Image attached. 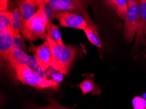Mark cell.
<instances>
[{"label":"cell","instance_id":"277c9868","mask_svg":"<svg viewBox=\"0 0 146 109\" xmlns=\"http://www.w3.org/2000/svg\"><path fill=\"white\" fill-rule=\"evenodd\" d=\"M29 50L34 54L43 71H45L49 67H52L53 69L58 71L64 75L62 67L53 56L49 43L47 40H45L40 46H35L32 44Z\"/></svg>","mask_w":146,"mask_h":109},{"label":"cell","instance_id":"2e32d148","mask_svg":"<svg viewBox=\"0 0 146 109\" xmlns=\"http://www.w3.org/2000/svg\"><path fill=\"white\" fill-rule=\"evenodd\" d=\"M115 11L121 19L125 20V18L128 10L127 0H114Z\"/></svg>","mask_w":146,"mask_h":109},{"label":"cell","instance_id":"cb8c5ba5","mask_svg":"<svg viewBox=\"0 0 146 109\" xmlns=\"http://www.w3.org/2000/svg\"><path fill=\"white\" fill-rule=\"evenodd\" d=\"M128 1V5H133V4L136 3L137 1H138L139 0H127Z\"/></svg>","mask_w":146,"mask_h":109},{"label":"cell","instance_id":"30bf717a","mask_svg":"<svg viewBox=\"0 0 146 109\" xmlns=\"http://www.w3.org/2000/svg\"><path fill=\"white\" fill-rule=\"evenodd\" d=\"M22 13L23 20H28L38 11V4L34 0H15Z\"/></svg>","mask_w":146,"mask_h":109},{"label":"cell","instance_id":"52a82bcc","mask_svg":"<svg viewBox=\"0 0 146 109\" xmlns=\"http://www.w3.org/2000/svg\"><path fill=\"white\" fill-rule=\"evenodd\" d=\"M56 18L62 27L84 30L88 25L87 21L81 15L68 11H61Z\"/></svg>","mask_w":146,"mask_h":109},{"label":"cell","instance_id":"ba28073f","mask_svg":"<svg viewBox=\"0 0 146 109\" xmlns=\"http://www.w3.org/2000/svg\"><path fill=\"white\" fill-rule=\"evenodd\" d=\"M14 48V33L12 29L0 30V54L6 62Z\"/></svg>","mask_w":146,"mask_h":109},{"label":"cell","instance_id":"d6986e66","mask_svg":"<svg viewBox=\"0 0 146 109\" xmlns=\"http://www.w3.org/2000/svg\"><path fill=\"white\" fill-rule=\"evenodd\" d=\"M47 100L49 102L48 105L45 106H40V107L37 108L36 109H73L72 108H68L65 106L62 105V104L58 103L56 100L52 99H48Z\"/></svg>","mask_w":146,"mask_h":109},{"label":"cell","instance_id":"9c48e42d","mask_svg":"<svg viewBox=\"0 0 146 109\" xmlns=\"http://www.w3.org/2000/svg\"><path fill=\"white\" fill-rule=\"evenodd\" d=\"M140 1V18H139L138 28L136 32V44L145 43L144 37L146 33V0Z\"/></svg>","mask_w":146,"mask_h":109},{"label":"cell","instance_id":"6da1fadb","mask_svg":"<svg viewBox=\"0 0 146 109\" xmlns=\"http://www.w3.org/2000/svg\"><path fill=\"white\" fill-rule=\"evenodd\" d=\"M12 70L16 79L23 84L38 89L51 88L56 90L59 87L58 82L39 74L28 65H18Z\"/></svg>","mask_w":146,"mask_h":109},{"label":"cell","instance_id":"d4e9b609","mask_svg":"<svg viewBox=\"0 0 146 109\" xmlns=\"http://www.w3.org/2000/svg\"><path fill=\"white\" fill-rule=\"evenodd\" d=\"M143 97L146 99V93H144V94L143 95Z\"/></svg>","mask_w":146,"mask_h":109},{"label":"cell","instance_id":"9a60e30c","mask_svg":"<svg viewBox=\"0 0 146 109\" xmlns=\"http://www.w3.org/2000/svg\"><path fill=\"white\" fill-rule=\"evenodd\" d=\"M11 11H0V30L12 29Z\"/></svg>","mask_w":146,"mask_h":109},{"label":"cell","instance_id":"8fae6325","mask_svg":"<svg viewBox=\"0 0 146 109\" xmlns=\"http://www.w3.org/2000/svg\"><path fill=\"white\" fill-rule=\"evenodd\" d=\"M85 76V79L77 86L81 89L83 95H85L88 93H92L94 95L100 94L101 93V90L94 81V75L87 74Z\"/></svg>","mask_w":146,"mask_h":109},{"label":"cell","instance_id":"ac0fdd59","mask_svg":"<svg viewBox=\"0 0 146 109\" xmlns=\"http://www.w3.org/2000/svg\"><path fill=\"white\" fill-rule=\"evenodd\" d=\"M23 37H22L21 33L20 34H15L14 33V46L17 49L26 52L27 48H26Z\"/></svg>","mask_w":146,"mask_h":109},{"label":"cell","instance_id":"e0dca14e","mask_svg":"<svg viewBox=\"0 0 146 109\" xmlns=\"http://www.w3.org/2000/svg\"><path fill=\"white\" fill-rule=\"evenodd\" d=\"M38 9H41L43 11L44 14L47 17L48 22H52V20L56 18L57 15L61 12V11L55 10L48 1L46 2L40 8H38Z\"/></svg>","mask_w":146,"mask_h":109},{"label":"cell","instance_id":"3957f363","mask_svg":"<svg viewBox=\"0 0 146 109\" xmlns=\"http://www.w3.org/2000/svg\"><path fill=\"white\" fill-rule=\"evenodd\" d=\"M53 56L62 67L64 75H68L70 68L77 55V49L72 45H60L46 34Z\"/></svg>","mask_w":146,"mask_h":109},{"label":"cell","instance_id":"4fadbf2b","mask_svg":"<svg viewBox=\"0 0 146 109\" xmlns=\"http://www.w3.org/2000/svg\"><path fill=\"white\" fill-rule=\"evenodd\" d=\"M11 27L15 34H20L21 30L23 24V17L19 7H14L13 9Z\"/></svg>","mask_w":146,"mask_h":109},{"label":"cell","instance_id":"5bb4252c","mask_svg":"<svg viewBox=\"0 0 146 109\" xmlns=\"http://www.w3.org/2000/svg\"><path fill=\"white\" fill-rule=\"evenodd\" d=\"M46 34L52 39L56 43L60 45H64L60 32L58 26L55 25L52 22H48L46 28Z\"/></svg>","mask_w":146,"mask_h":109},{"label":"cell","instance_id":"8992f818","mask_svg":"<svg viewBox=\"0 0 146 109\" xmlns=\"http://www.w3.org/2000/svg\"><path fill=\"white\" fill-rule=\"evenodd\" d=\"M140 18V1L128 7L125 18L123 34L127 42L130 43L136 34Z\"/></svg>","mask_w":146,"mask_h":109},{"label":"cell","instance_id":"5b68a950","mask_svg":"<svg viewBox=\"0 0 146 109\" xmlns=\"http://www.w3.org/2000/svg\"><path fill=\"white\" fill-rule=\"evenodd\" d=\"M55 10L77 13L81 15L88 24L93 23L87 11V0H48Z\"/></svg>","mask_w":146,"mask_h":109},{"label":"cell","instance_id":"ffe728a7","mask_svg":"<svg viewBox=\"0 0 146 109\" xmlns=\"http://www.w3.org/2000/svg\"><path fill=\"white\" fill-rule=\"evenodd\" d=\"M134 109H143L146 106V99L143 97H135L132 100Z\"/></svg>","mask_w":146,"mask_h":109},{"label":"cell","instance_id":"7c38bea8","mask_svg":"<svg viewBox=\"0 0 146 109\" xmlns=\"http://www.w3.org/2000/svg\"><path fill=\"white\" fill-rule=\"evenodd\" d=\"M83 31L90 43L97 47H101L102 41L100 37L98 29L96 24L94 23L88 24L87 26Z\"/></svg>","mask_w":146,"mask_h":109},{"label":"cell","instance_id":"7a4b0ae2","mask_svg":"<svg viewBox=\"0 0 146 109\" xmlns=\"http://www.w3.org/2000/svg\"><path fill=\"white\" fill-rule=\"evenodd\" d=\"M48 20L41 9H38L34 16L28 20H23L21 33L24 38L29 41L37 39L47 40L46 28Z\"/></svg>","mask_w":146,"mask_h":109},{"label":"cell","instance_id":"44dd1931","mask_svg":"<svg viewBox=\"0 0 146 109\" xmlns=\"http://www.w3.org/2000/svg\"><path fill=\"white\" fill-rule=\"evenodd\" d=\"M9 0H0V11H7Z\"/></svg>","mask_w":146,"mask_h":109},{"label":"cell","instance_id":"603a6c76","mask_svg":"<svg viewBox=\"0 0 146 109\" xmlns=\"http://www.w3.org/2000/svg\"><path fill=\"white\" fill-rule=\"evenodd\" d=\"M38 4V8H40L41 7L43 6L46 2L48 1V0H34Z\"/></svg>","mask_w":146,"mask_h":109},{"label":"cell","instance_id":"484cf974","mask_svg":"<svg viewBox=\"0 0 146 109\" xmlns=\"http://www.w3.org/2000/svg\"><path fill=\"white\" fill-rule=\"evenodd\" d=\"M143 109H146V106H145V107L144 108H143Z\"/></svg>","mask_w":146,"mask_h":109},{"label":"cell","instance_id":"7402d4cb","mask_svg":"<svg viewBox=\"0 0 146 109\" xmlns=\"http://www.w3.org/2000/svg\"><path fill=\"white\" fill-rule=\"evenodd\" d=\"M102 1L104 2L108 7H111L113 9L115 10L114 0H102Z\"/></svg>","mask_w":146,"mask_h":109}]
</instances>
